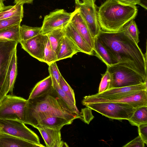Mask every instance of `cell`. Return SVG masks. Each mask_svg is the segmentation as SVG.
Returning <instances> with one entry per match:
<instances>
[{"mask_svg":"<svg viewBox=\"0 0 147 147\" xmlns=\"http://www.w3.org/2000/svg\"><path fill=\"white\" fill-rule=\"evenodd\" d=\"M95 38L108 49L118 63L131 69L147 79V58L123 28L114 32L101 30Z\"/></svg>","mask_w":147,"mask_h":147,"instance_id":"cell-1","label":"cell"},{"mask_svg":"<svg viewBox=\"0 0 147 147\" xmlns=\"http://www.w3.org/2000/svg\"><path fill=\"white\" fill-rule=\"evenodd\" d=\"M50 117H59L74 120L79 115L72 112L63 104L54 89L47 94L28 99L25 107L23 123L32 127Z\"/></svg>","mask_w":147,"mask_h":147,"instance_id":"cell-2","label":"cell"},{"mask_svg":"<svg viewBox=\"0 0 147 147\" xmlns=\"http://www.w3.org/2000/svg\"><path fill=\"white\" fill-rule=\"evenodd\" d=\"M138 11L136 5H124L117 0H106L97 10L98 22L102 31L117 32L134 20Z\"/></svg>","mask_w":147,"mask_h":147,"instance_id":"cell-3","label":"cell"},{"mask_svg":"<svg viewBox=\"0 0 147 147\" xmlns=\"http://www.w3.org/2000/svg\"><path fill=\"white\" fill-rule=\"evenodd\" d=\"M18 43L14 40L0 39V102L9 93L8 76Z\"/></svg>","mask_w":147,"mask_h":147,"instance_id":"cell-4","label":"cell"},{"mask_svg":"<svg viewBox=\"0 0 147 147\" xmlns=\"http://www.w3.org/2000/svg\"><path fill=\"white\" fill-rule=\"evenodd\" d=\"M107 70L111 76V88L129 86L147 82V79L145 80L135 71L119 63L107 67Z\"/></svg>","mask_w":147,"mask_h":147,"instance_id":"cell-5","label":"cell"},{"mask_svg":"<svg viewBox=\"0 0 147 147\" xmlns=\"http://www.w3.org/2000/svg\"><path fill=\"white\" fill-rule=\"evenodd\" d=\"M83 105L109 119L118 120H128L136 109L128 105L118 102L88 103Z\"/></svg>","mask_w":147,"mask_h":147,"instance_id":"cell-6","label":"cell"},{"mask_svg":"<svg viewBox=\"0 0 147 147\" xmlns=\"http://www.w3.org/2000/svg\"><path fill=\"white\" fill-rule=\"evenodd\" d=\"M27 101L21 97L7 94L0 102V119L23 122Z\"/></svg>","mask_w":147,"mask_h":147,"instance_id":"cell-7","label":"cell"},{"mask_svg":"<svg viewBox=\"0 0 147 147\" xmlns=\"http://www.w3.org/2000/svg\"><path fill=\"white\" fill-rule=\"evenodd\" d=\"M0 132L9 134L32 143L41 144L39 137L23 122L0 119Z\"/></svg>","mask_w":147,"mask_h":147,"instance_id":"cell-8","label":"cell"},{"mask_svg":"<svg viewBox=\"0 0 147 147\" xmlns=\"http://www.w3.org/2000/svg\"><path fill=\"white\" fill-rule=\"evenodd\" d=\"M95 1L96 0H75V8L79 10L94 39L101 30L97 20Z\"/></svg>","mask_w":147,"mask_h":147,"instance_id":"cell-9","label":"cell"},{"mask_svg":"<svg viewBox=\"0 0 147 147\" xmlns=\"http://www.w3.org/2000/svg\"><path fill=\"white\" fill-rule=\"evenodd\" d=\"M71 13L57 9L44 17L40 34H46L54 30L64 28L70 22Z\"/></svg>","mask_w":147,"mask_h":147,"instance_id":"cell-10","label":"cell"},{"mask_svg":"<svg viewBox=\"0 0 147 147\" xmlns=\"http://www.w3.org/2000/svg\"><path fill=\"white\" fill-rule=\"evenodd\" d=\"M144 90L147 91V82L129 86L112 88L101 93L86 96L90 98L115 100L130 96Z\"/></svg>","mask_w":147,"mask_h":147,"instance_id":"cell-11","label":"cell"},{"mask_svg":"<svg viewBox=\"0 0 147 147\" xmlns=\"http://www.w3.org/2000/svg\"><path fill=\"white\" fill-rule=\"evenodd\" d=\"M102 102H114L128 105L137 109L144 106H147V91L144 90L130 96L115 100H106L101 98H90L86 96L82 101V105L88 103Z\"/></svg>","mask_w":147,"mask_h":147,"instance_id":"cell-12","label":"cell"},{"mask_svg":"<svg viewBox=\"0 0 147 147\" xmlns=\"http://www.w3.org/2000/svg\"><path fill=\"white\" fill-rule=\"evenodd\" d=\"M47 38L45 34H40L26 40H21L22 48L32 57L43 62L44 51Z\"/></svg>","mask_w":147,"mask_h":147,"instance_id":"cell-13","label":"cell"},{"mask_svg":"<svg viewBox=\"0 0 147 147\" xmlns=\"http://www.w3.org/2000/svg\"><path fill=\"white\" fill-rule=\"evenodd\" d=\"M70 22L94 51L95 39L92 36L79 10L75 8L71 13Z\"/></svg>","mask_w":147,"mask_h":147,"instance_id":"cell-14","label":"cell"},{"mask_svg":"<svg viewBox=\"0 0 147 147\" xmlns=\"http://www.w3.org/2000/svg\"><path fill=\"white\" fill-rule=\"evenodd\" d=\"M34 127L40 134L47 147H68L66 143L61 140V130H55L40 125Z\"/></svg>","mask_w":147,"mask_h":147,"instance_id":"cell-15","label":"cell"},{"mask_svg":"<svg viewBox=\"0 0 147 147\" xmlns=\"http://www.w3.org/2000/svg\"><path fill=\"white\" fill-rule=\"evenodd\" d=\"M65 34L78 48L80 52L94 55V51L78 33L70 22L64 28Z\"/></svg>","mask_w":147,"mask_h":147,"instance_id":"cell-16","label":"cell"},{"mask_svg":"<svg viewBox=\"0 0 147 147\" xmlns=\"http://www.w3.org/2000/svg\"><path fill=\"white\" fill-rule=\"evenodd\" d=\"M43 147L7 134L0 132V147Z\"/></svg>","mask_w":147,"mask_h":147,"instance_id":"cell-17","label":"cell"},{"mask_svg":"<svg viewBox=\"0 0 147 147\" xmlns=\"http://www.w3.org/2000/svg\"><path fill=\"white\" fill-rule=\"evenodd\" d=\"M51 76L49 75L38 82L31 91L28 99H33L47 94L53 89Z\"/></svg>","mask_w":147,"mask_h":147,"instance_id":"cell-18","label":"cell"},{"mask_svg":"<svg viewBox=\"0 0 147 147\" xmlns=\"http://www.w3.org/2000/svg\"><path fill=\"white\" fill-rule=\"evenodd\" d=\"M79 52L80 51L77 46L65 35L57 55V61L71 58L74 55Z\"/></svg>","mask_w":147,"mask_h":147,"instance_id":"cell-19","label":"cell"},{"mask_svg":"<svg viewBox=\"0 0 147 147\" xmlns=\"http://www.w3.org/2000/svg\"><path fill=\"white\" fill-rule=\"evenodd\" d=\"M94 51L95 55L103 61L107 67L118 63V62L108 49L100 42L95 39Z\"/></svg>","mask_w":147,"mask_h":147,"instance_id":"cell-20","label":"cell"},{"mask_svg":"<svg viewBox=\"0 0 147 147\" xmlns=\"http://www.w3.org/2000/svg\"><path fill=\"white\" fill-rule=\"evenodd\" d=\"M73 121V120L61 117H50L41 120L37 125H41L55 130H59L64 126L71 124Z\"/></svg>","mask_w":147,"mask_h":147,"instance_id":"cell-21","label":"cell"},{"mask_svg":"<svg viewBox=\"0 0 147 147\" xmlns=\"http://www.w3.org/2000/svg\"><path fill=\"white\" fill-rule=\"evenodd\" d=\"M53 86L57 95L65 106L72 112L79 115L80 112L76 105L62 90L54 78L51 76Z\"/></svg>","mask_w":147,"mask_h":147,"instance_id":"cell-22","label":"cell"},{"mask_svg":"<svg viewBox=\"0 0 147 147\" xmlns=\"http://www.w3.org/2000/svg\"><path fill=\"white\" fill-rule=\"evenodd\" d=\"M45 34L48 36L52 47L57 55L65 35L64 28L56 29Z\"/></svg>","mask_w":147,"mask_h":147,"instance_id":"cell-23","label":"cell"},{"mask_svg":"<svg viewBox=\"0 0 147 147\" xmlns=\"http://www.w3.org/2000/svg\"><path fill=\"white\" fill-rule=\"evenodd\" d=\"M20 23H18L0 30V39L14 40L19 43Z\"/></svg>","mask_w":147,"mask_h":147,"instance_id":"cell-24","label":"cell"},{"mask_svg":"<svg viewBox=\"0 0 147 147\" xmlns=\"http://www.w3.org/2000/svg\"><path fill=\"white\" fill-rule=\"evenodd\" d=\"M132 125L147 124V106L136 109L133 114L127 120Z\"/></svg>","mask_w":147,"mask_h":147,"instance_id":"cell-25","label":"cell"},{"mask_svg":"<svg viewBox=\"0 0 147 147\" xmlns=\"http://www.w3.org/2000/svg\"><path fill=\"white\" fill-rule=\"evenodd\" d=\"M17 50L14 51L12 58L11 64L8 76L9 92L13 94L14 84L17 74Z\"/></svg>","mask_w":147,"mask_h":147,"instance_id":"cell-26","label":"cell"},{"mask_svg":"<svg viewBox=\"0 0 147 147\" xmlns=\"http://www.w3.org/2000/svg\"><path fill=\"white\" fill-rule=\"evenodd\" d=\"M41 27H32L26 25L20 26V39L26 40L40 34Z\"/></svg>","mask_w":147,"mask_h":147,"instance_id":"cell-27","label":"cell"},{"mask_svg":"<svg viewBox=\"0 0 147 147\" xmlns=\"http://www.w3.org/2000/svg\"><path fill=\"white\" fill-rule=\"evenodd\" d=\"M57 61V55L52 49L47 36L44 49L43 62H45L49 65Z\"/></svg>","mask_w":147,"mask_h":147,"instance_id":"cell-28","label":"cell"},{"mask_svg":"<svg viewBox=\"0 0 147 147\" xmlns=\"http://www.w3.org/2000/svg\"><path fill=\"white\" fill-rule=\"evenodd\" d=\"M127 34L138 44L139 42V31L136 22L132 20L127 23L123 27Z\"/></svg>","mask_w":147,"mask_h":147,"instance_id":"cell-29","label":"cell"},{"mask_svg":"<svg viewBox=\"0 0 147 147\" xmlns=\"http://www.w3.org/2000/svg\"><path fill=\"white\" fill-rule=\"evenodd\" d=\"M23 14L0 20V30L18 23H21Z\"/></svg>","mask_w":147,"mask_h":147,"instance_id":"cell-30","label":"cell"},{"mask_svg":"<svg viewBox=\"0 0 147 147\" xmlns=\"http://www.w3.org/2000/svg\"><path fill=\"white\" fill-rule=\"evenodd\" d=\"M59 84L62 90L69 98L76 104L75 94L74 90L62 75L61 76Z\"/></svg>","mask_w":147,"mask_h":147,"instance_id":"cell-31","label":"cell"},{"mask_svg":"<svg viewBox=\"0 0 147 147\" xmlns=\"http://www.w3.org/2000/svg\"><path fill=\"white\" fill-rule=\"evenodd\" d=\"M111 78L110 74L106 71L102 75L98 93H101L111 88Z\"/></svg>","mask_w":147,"mask_h":147,"instance_id":"cell-32","label":"cell"},{"mask_svg":"<svg viewBox=\"0 0 147 147\" xmlns=\"http://www.w3.org/2000/svg\"><path fill=\"white\" fill-rule=\"evenodd\" d=\"M92 109L87 107L81 109L80 112V119L85 123L89 124L90 122L94 118L92 112Z\"/></svg>","mask_w":147,"mask_h":147,"instance_id":"cell-33","label":"cell"},{"mask_svg":"<svg viewBox=\"0 0 147 147\" xmlns=\"http://www.w3.org/2000/svg\"><path fill=\"white\" fill-rule=\"evenodd\" d=\"M56 62H54L48 65V70L49 75L53 76L59 84L61 75Z\"/></svg>","mask_w":147,"mask_h":147,"instance_id":"cell-34","label":"cell"},{"mask_svg":"<svg viewBox=\"0 0 147 147\" xmlns=\"http://www.w3.org/2000/svg\"><path fill=\"white\" fill-rule=\"evenodd\" d=\"M145 143L139 135L123 147H144Z\"/></svg>","mask_w":147,"mask_h":147,"instance_id":"cell-35","label":"cell"},{"mask_svg":"<svg viewBox=\"0 0 147 147\" xmlns=\"http://www.w3.org/2000/svg\"><path fill=\"white\" fill-rule=\"evenodd\" d=\"M139 135L147 145V124L140 125L138 126Z\"/></svg>","mask_w":147,"mask_h":147,"instance_id":"cell-36","label":"cell"},{"mask_svg":"<svg viewBox=\"0 0 147 147\" xmlns=\"http://www.w3.org/2000/svg\"><path fill=\"white\" fill-rule=\"evenodd\" d=\"M120 3L127 5L133 6L137 4L142 7L144 0H117Z\"/></svg>","mask_w":147,"mask_h":147,"instance_id":"cell-37","label":"cell"},{"mask_svg":"<svg viewBox=\"0 0 147 147\" xmlns=\"http://www.w3.org/2000/svg\"><path fill=\"white\" fill-rule=\"evenodd\" d=\"M5 0H0V11H3L11 8L13 6H5L3 2Z\"/></svg>","mask_w":147,"mask_h":147,"instance_id":"cell-38","label":"cell"},{"mask_svg":"<svg viewBox=\"0 0 147 147\" xmlns=\"http://www.w3.org/2000/svg\"><path fill=\"white\" fill-rule=\"evenodd\" d=\"M34 0H14L16 4H22L23 5L24 3H31Z\"/></svg>","mask_w":147,"mask_h":147,"instance_id":"cell-39","label":"cell"}]
</instances>
